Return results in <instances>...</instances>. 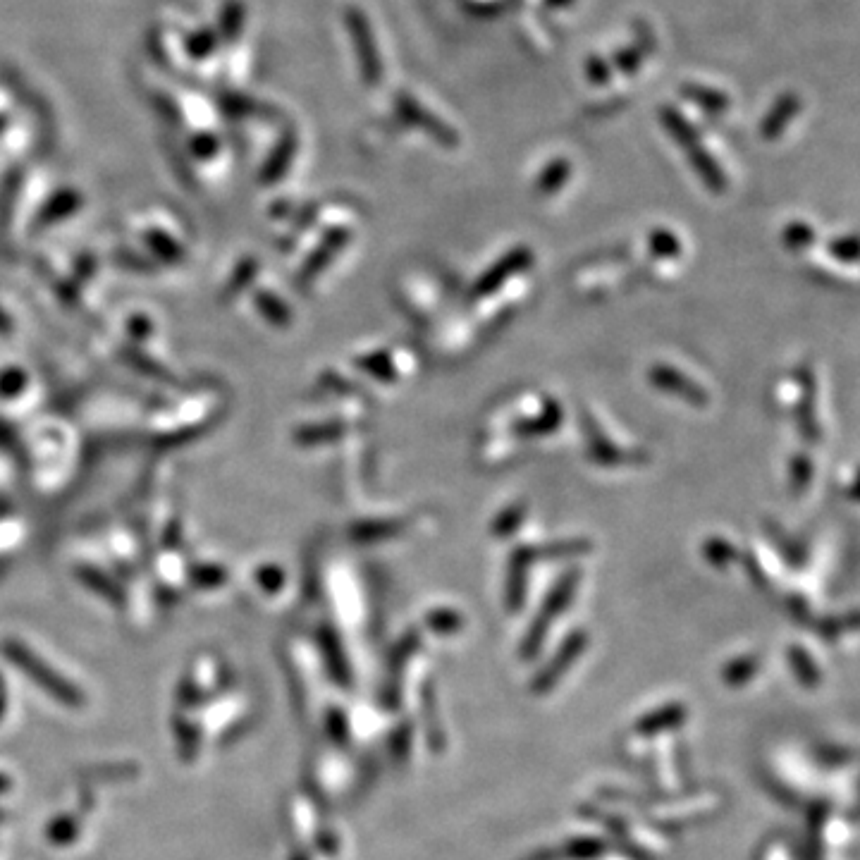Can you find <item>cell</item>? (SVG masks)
<instances>
[{"label":"cell","instance_id":"cell-1","mask_svg":"<svg viewBox=\"0 0 860 860\" xmlns=\"http://www.w3.org/2000/svg\"><path fill=\"white\" fill-rule=\"evenodd\" d=\"M660 120L667 132L672 134V139L686 151V158L691 161L693 170H696V175L703 180L705 187H708L712 194H722L724 189H727V175H724L722 165L715 161V156L700 144V134L696 132V127H693L677 108H662Z\"/></svg>","mask_w":860,"mask_h":860},{"label":"cell","instance_id":"cell-2","mask_svg":"<svg viewBox=\"0 0 860 860\" xmlns=\"http://www.w3.org/2000/svg\"><path fill=\"white\" fill-rule=\"evenodd\" d=\"M533 263V251L528 247H514L509 249L505 256L500 258V261H495L493 266H490L481 278L476 280V285H473L471 297L473 299H483L490 297V294H495L500 290L502 285H505L507 280L516 278L519 273H524V270Z\"/></svg>","mask_w":860,"mask_h":860},{"label":"cell","instance_id":"cell-3","mask_svg":"<svg viewBox=\"0 0 860 860\" xmlns=\"http://www.w3.org/2000/svg\"><path fill=\"white\" fill-rule=\"evenodd\" d=\"M397 110H399V115H402V118L409 122V125L421 127L423 132H426L430 139L438 141V144L450 146V149L459 144V134L454 132V129L447 125V122L435 118V115L430 113V110L423 106V103L416 101V98L407 94V91H404V94L399 91L397 94Z\"/></svg>","mask_w":860,"mask_h":860},{"label":"cell","instance_id":"cell-4","mask_svg":"<svg viewBox=\"0 0 860 860\" xmlns=\"http://www.w3.org/2000/svg\"><path fill=\"white\" fill-rule=\"evenodd\" d=\"M579 579H581L579 569H567L562 574V579L555 583V588H552L548 600H545V605H543V617L536 619V622H533V626H531V634H528V641H526L528 653H533V648H538L540 641H543L545 629H548L550 619L557 617V614L569 605V600L574 598V591H576V586H579Z\"/></svg>","mask_w":860,"mask_h":860},{"label":"cell","instance_id":"cell-5","mask_svg":"<svg viewBox=\"0 0 860 860\" xmlns=\"http://www.w3.org/2000/svg\"><path fill=\"white\" fill-rule=\"evenodd\" d=\"M648 376H650V383H653L657 390L667 392V395L681 397L684 402L691 404V407H698V409L708 407L710 402L708 392H705L696 380L688 378L686 373H681L679 368L667 366V364H655L650 368Z\"/></svg>","mask_w":860,"mask_h":860},{"label":"cell","instance_id":"cell-6","mask_svg":"<svg viewBox=\"0 0 860 860\" xmlns=\"http://www.w3.org/2000/svg\"><path fill=\"white\" fill-rule=\"evenodd\" d=\"M349 29H352L354 48H356V55H359V65H361V72H364V79L368 84H378L380 77H383V63H380L376 39H373V32L371 27H368L366 15H361L359 10L349 12Z\"/></svg>","mask_w":860,"mask_h":860},{"label":"cell","instance_id":"cell-7","mask_svg":"<svg viewBox=\"0 0 860 860\" xmlns=\"http://www.w3.org/2000/svg\"><path fill=\"white\" fill-rule=\"evenodd\" d=\"M583 433H586V445H588V457L600 466H619V464H631L636 462L634 457L645 459L643 452H624L622 447H617L614 442L602 433L598 421L591 414H583Z\"/></svg>","mask_w":860,"mask_h":860},{"label":"cell","instance_id":"cell-8","mask_svg":"<svg viewBox=\"0 0 860 860\" xmlns=\"http://www.w3.org/2000/svg\"><path fill=\"white\" fill-rule=\"evenodd\" d=\"M796 380H798V404H796V419H798V430H801V435L806 438L810 445H815V442H820V423H817V414H815V376H813V368L810 366H801L796 371Z\"/></svg>","mask_w":860,"mask_h":860},{"label":"cell","instance_id":"cell-9","mask_svg":"<svg viewBox=\"0 0 860 860\" xmlns=\"http://www.w3.org/2000/svg\"><path fill=\"white\" fill-rule=\"evenodd\" d=\"M8 655H10V660H15L17 665L24 667V672H27L29 677H34L36 681H41L43 686H48V691H53L55 696L67 700V703H75L77 700L75 688L67 684V681H63L60 677H55V674L48 672V667L43 665L41 660H36V657L29 653L27 648H22V645H17V643H10Z\"/></svg>","mask_w":860,"mask_h":860},{"label":"cell","instance_id":"cell-10","mask_svg":"<svg viewBox=\"0 0 860 860\" xmlns=\"http://www.w3.org/2000/svg\"><path fill=\"white\" fill-rule=\"evenodd\" d=\"M349 239H352V232H349L347 227H335V230H330L328 235H325L323 242L318 244V249L309 256V261L304 263V268H301L299 285L304 287V285H309L311 280H316L318 275H321L325 270V266H328V263L333 261V258L340 254L344 247H347Z\"/></svg>","mask_w":860,"mask_h":860},{"label":"cell","instance_id":"cell-11","mask_svg":"<svg viewBox=\"0 0 860 860\" xmlns=\"http://www.w3.org/2000/svg\"><path fill=\"white\" fill-rule=\"evenodd\" d=\"M798 110H801V98L796 94H782L777 98V101L772 103L770 113L765 115L763 122H760V137L767 141L779 139L784 134V129L794 122V118L798 115Z\"/></svg>","mask_w":860,"mask_h":860},{"label":"cell","instance_id":"cell-12","mask_svg":"<svg viewBox=\"0 0 860 860\" xmlns=\"http://www.w3.org/2000/svg\"><path fill=\"white\" fill-rule=\"evenodd\" d=\"M531 564H533L531 545H519V548L512 550V557H509V576H507L509 610H519L521 602H524L528 567H531Z\"/></svg>","mask_w":860,"mask_h":860},{"label":"cell","instance_id":"cell-13","mask_svg":"<svg viewBox=\"0 0 860 860\" xmlns=\"http://www.w3.org/2000/svg\"><path fill=\"white\" fill-rule=\"evenodd\" d=\"M562 426V407L557 404V399H545L543 411L538 416H528L514 423V433L521 438H533V435H550Z\"/></svg>","mask_w":860,"mask_h":860},{"label":"cell","instance_id":"cell-14","mask_svg":"<svg viewBox=\"0 0 860 860\" xmlns=\"http://www.w3.org/2000/svg\"><path fill=\"white\" fill-rule=\"evenodd\" d=\"M593 550V543L586 538H571V540H557V543H545V545H531L533 562L540 559H569V557H581L588 555Z\"/></svg>","mask_w":860,"mask_h":860},{"label":"cell","instance_id":"cell-15","mask_svg":"<svg viewBox=\"0 0 860 860\" xmlns=\"http://www.w3.org/2000/svg\"><path fill=\"white\" fill-rule=\"evenodd\" d=\"M681 94H684V98H688L691 103H696V106L708 110V113H724V110L731 106L727 94H722V91L717 89H710V86L705 84H684L681 86Z\"/></svg>","mask_w":860,"mask_h":860},{"label":"cell","instance_id":"cell-16","mask_svg":"<svg viewBox=\"0 0 860 860\" xmlns=\"http://www.w3.org/2000/svg\"><path fill=\"white\" fill-rule=\"evenodd\" d=\"M569 177H571V163L567 158H555V161H550L543 168V172H540L536 189L543 196H552L567 184Z\"/></svg>","mask_w":860,"mask_h":860},{"label":"cell","instance_id":"cell-17","mask_svg":"<svg viewBox=\"0 0 860 860\" xmlns=\"http://www.w3.org/2000/svg\"><path fill=\"white\" fill-rule=\"evenodd\" d=\"M526 502H512V505L502 509L500 514H497V519L493 521V526H490V531H493V536L497 538H509L512 533L519 531V526L524 524V516H526Z\"/></svg>","mask_w":860,"mask_h":860},{"label":"cell","instance_id":"cell-18","mask_svg":"<svg viewBox=\"0 0 860 860\" xmlns=\"http://www.w3.org/2000/svg\"><path fill=\"white\" fill-rule=\"evenodd\" d=\"M359 368L361 371H366L368 376L380 380V383H390V380L397 378L395 364H392L390 354L387 352H376L371 356H364V359H359Z\"/></svg>","mask_w":860,"mask_h":860},{"label":"cell","instance_id":"cell-19","mask_svg":"<svg viewBox=\"0 0 860 860\" xmlns=\"http://www.w3.org/2000/svg\"><path fill=\"white\" fill-rule=\"evenodd\" d=\"M402 528V521H364V524H356L352 528L356 540H380V538H392L397 536V531Z\"/></svg>","mask_w":860,"mask_h":860},{"label":"cell","instance_id":"cell-20","mask_svg":"<svg viewBox=\"0 0 860 860\" xmlns=\"http://www.w3.org/2000/svg\"><path fill=\"white\" fill-rule=\"evenodd\" d=\"M736 555H739V552H736L734 545H731L729 540H724V538L715 536V538H708L703 543V557L708 559L712 567H727V564L734 562Z\"/></svg>","mask_w":860,"mask_h":860},{"label":"cell","instance_id":"cell-21","mask_svg":"<svg viewBox=\"0 0 860 860\" xmlns=\"http://www.w3.org/2000/svg\"><path fill=\"white\" fill-rule=\"evenodd\" d=\"M648 244H650V249H653V254L660 256V258H679V254H681L679 237L674 235V232L665 230V227H657V230L650 232Z\"/></svg>","mask_w":860,"mask_h":860},{"label":"cell","instance_id":"cell-22","mask_svg":"<svg viewBox=\"0 0 860 860\" xmlns=\"http://www.w3.org/2000/svg\"><path fill=\"white\" fill-rule=\"evenodd\" d=\"M810 481H813V462L806 452H798L791 459V490L803 495L810 488Z\"/></svg>","mask_w":860,"mask_h":860},{"label":"cell","instance_id":"cell-23","mask_svg":"<svg viewBox=\"0 0 860 860\" xmlns=\"http://www.w3.org/2000/svg\"><path fill=\"white\" fill-rule=\"evenodd\" d=\"M342 433H347V426H342V423H325V426L301 428L297 433V440L301 445H318V442H330L340 438Z\"/></svg>","mask_w":860,"mask_h":860},{"label":"cell","instance_id":"cell-24","mask_svg":"<svg viewBox=\"0 0 860 860\" xmlns=\"http://www.w3.org/2000/svg\"><path fill=\"white\" fill-rule=\"evenodd\" d=\"M765 526H767V531H770L772 543L777 545L779 552H782V557L789 559V564H794V567H801V564H806V552L801 550V545L794 543L791 538H786L784 533L772 524V521H767Z\"/></svg>","mask_w":860,"mask_h":860},{"label":"cell","instance_id":"cell-25","mask_svg":"<svg viewBox=\"0 0 860 860\" xmlns=\"http://www.w3.org/2000/svg\"><path fill=\"white\" fill-rule=\"evenodd\" d=\"M782 239H784V244L789 249L801 251V249H808L810 244L815 242V232H813V227H810L808 223H801V220H796V223L786 225Z\"/></svg>","mask_w":860,"mask_h":860},{"label":"cell","instance_id":"cell-26","mask_svg":"<svg viewBox=\"0 0 860 860\" xmlns=\"http://www.w3.org/2000/svg\"><path fill=\"white\" fill-rule=\"evenodd\" d=\"M258 309L266 313V316L273 323H278V325L290 323V311H287V306L282 304L280 299H275L273 294H268V297L266 294H261V297H258Z\"/></svg>","mask_w":860,"mask_h":860},{"label":"cell","instance_id":"cell-27","mask_svg":"<svg viewBox=\"0 0 860 860\" xmlns=\"http://www.w3.org/2000/svg\"><path fill=\"white\" fill-rule=\"evenodd\" d=\"M829 254H832L834 258H837V261L856 263V258H858V244H856V237L849 235V237H839V239H834V242L829 244Z\"/></svg>","mask_w":860,"mask_h":860},{"label":"cell","instance_id":"cell-28","mask_svg":"<svg viewBox=\"0 0 860 860\" xmlns=\"http://www.w3.org/2000/svg\"><path fill=\"white\" fill-rule=\"evenodd\" d=\"M614 63H617L619 70L626 72V75H631V72H636L638 65H641V53L631 46L622 48V51L614 55Z\"/></svg>","mask_w":860,"mask_h":860},{"label":"cell","instance_id":"cell-29","mask_svg":"<svg viewBox=\"0 0 860 860\" xmlns=\"http://www.w3.org/2000/svg\"><path fill=\"white\" fill-rule=\"evenodd\" d=\"M586 72H588V79H591L593 84H605V82H610V65H607L605 60H602V58H598V55H595V58L588 60Z\"/></svg>","mask_w":860,"mask_h":860}]
</instances>
